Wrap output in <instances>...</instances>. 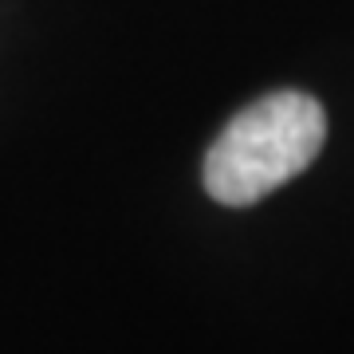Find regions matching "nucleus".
Listing matches in <instances>:
<instances>
[{
	"mask_svg": "<svg viewBox=\"0 0 354 354\" xmlns=\"http://www.w3.org/2000/svg\"><path fill=\"white\" fill-rule=\"evenodd\" d=\"M327 114L304 91H276L244 106L205 153V189L232 209L264 201L315 162Z\"/></svg>",
	"mask_w": 354,
	"mask_h": 354,
	"instance_id": "f257e3e1",
	"label": "nucleus"
}]
</instances>
